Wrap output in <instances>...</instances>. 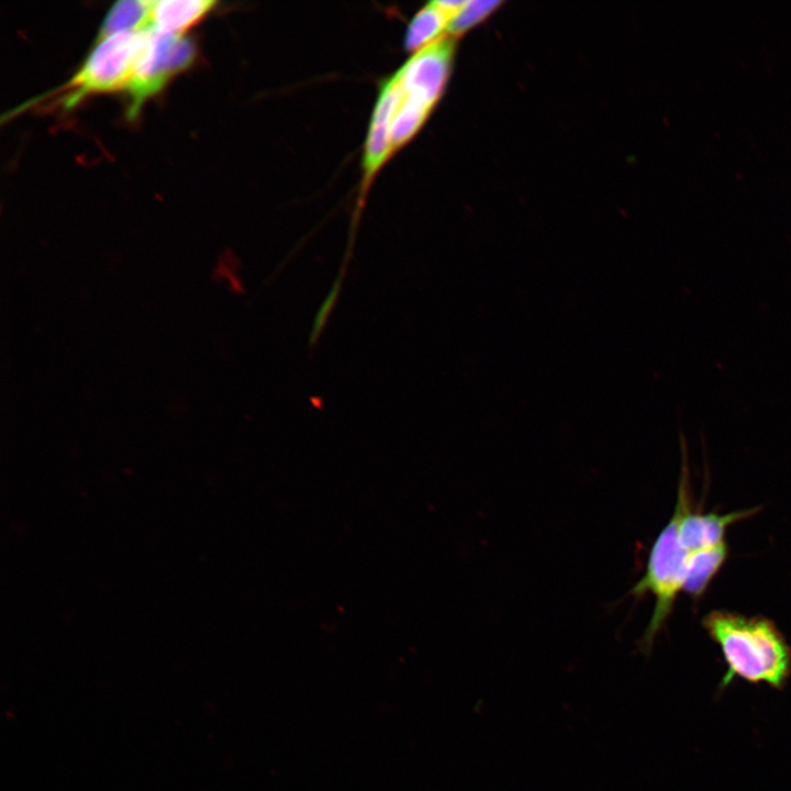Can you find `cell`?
Returning a JSON list of instances; mask_svg holds the SVG:
<instances>
[{
  "label": "cell",
  "instance_id": "cell-7",
  "mask_svg": "<svg viewBox=\"0 0 791 791\" xmlns=\"http://www.w3.org/2000/svg\"><path fill=\"white\" fill-rule=\"evenodd\" d=\"M465 1H433L421 9L408 25L404 47L417 52L444 37L453 16Z\"/></svg>",
  "mask_w": 791,
  "mask_h": 791
},
{
  "label": "cell",
  "instance_id": "cell-3",
  "mask_svg": "<svg viewBox=\"0 0 791 791\" xmlns=\"http://www.w3.org/2000/svg\"><path fill=\"white\" fill-rule=\"evenodd\" d=\"M689 554L680 542L679 510L675 506L670 521L651 546L643 577L630 591L636 599L646 594L655 598L650 621L639 640V649L644 654L651 651L657 635L671 615L679 592L683 590Z\"/></svg>",
  "mask_w": 791,
  "mask_h": 791
},
{
  "label": "cell",
  "instance_id": "cell-5",
  "mask_svg": "<svg viewBox=\"0 0 791 791\" xmlns=\"http://www.w3.org/2000/svg\"><path fill=\"white\" fill-rule=\"evenodd\" d=\"M193 57L194 44L190 38L148 26L125 87L131 97L127 116L134 119L144 101L158 92L172 76L185 70Z\"/></svg>",
  "mask_w": 791,
  "mask_h": 791
},
{
  "label": "cell",
  "instance_id": "cell-2",
  "mask_svg": "<svg viewBox=\"0 0 791 791\" xmlns=\"http://www.w3.org/2000/svg\"><path fill=\"white\" fill-rule=\"evenodd\" d=\"M456 42L444 36L413 53L386 83L392 97L391 149L402 148L421 130L447 83Z\"/></svg>",
  "mask_w": 791,
  "mask_h": 791
},
{
  "label": "cell",
  "instance_id": "cell-8",
  "mask_svg": "<svg viewBox=\"0 0 791 791\" xmlns=\"http://www.w3.org/2000/svg\"><path fill=\"white\" fill-rule=\"evenodd\" d=\"M216 4L210 0L153 1L149 26L166 33L181 34L200 21Z\"/></svg>",
  "mask_w": 791,
  "mask_h": 791
},
{
  "label": "cell",
  "instance_id": "cell-9",
  "mask_svg": "<svg viewBox=\"0 0 791 791\" xmlns=\"http://www.w3.org/2000/svg\"><path fill=\"white\" fill-rule=\"evenodd\" d=\"M728 557L726 543L691 552L683 590L693 600L701 599Z\"/></svg>",
  "mask_w": 791,
  "mask_h": 791
},
{
  "label": "cell",
  "instance_id": "cell-4",
  "mask_svg": "<svg viewBox=\"0 0 791 791\" xmlns=\"http://www.w3.org/2000/svg\"><path fill=\"white\" fill-rule=\"evenodd\" d=\"M147 29L120 32L99 40L75 76L58 90L57 103L69 109L82 98L125 89Z\"/></svg>",
  "mask_w": 791,
  "mask_h": 791
},
{
  "label": "cell",
  "instance_id": "cell-10",
  "mask_svg": "<svg viewBox=\"0 0 791 791\" xmlns=\"http://www.w3.org/2000/svg\"><path fill=\"white\" fill-rule=\"evenodd\" d=\"M152 5L153 1L147 0L118 1L107 13L98 40L120 32L147 29Z\"/></svg>",
  "mask_w": 791,
  "mask_h": 791
},
{
  "label": "cell",
  "instance_id": "cell-6",
  "mask_svg": "<svg viewBox=\"0 0 791 791\" xmlns=\"http://www.w3.org/2000/svg\"><path fill=\"white\" fill-rule=\"evenodd\" d=\"M682 465L678 486L676 506L679 510V537L689 552L711 548L723 543L728 526L755 515L759 508L733 511L720 514L716 512L692 511L690 490V472L686 441L681 438Z\"/></svg>",
  "mask_w": 791,
  "mask_h": 791
},
{
  "label": "cell",
  "instance_id": "cell-11",
  "mask_svg": "<svg viewBox=\"0 0 791 791\" xmlns=\"http://www.w3.org/2000/svg\"><path fill=\"white\" fill-rule=\"evenodd\" d=\"M501 5L500 1H465L459 11L450 20L446 35L452 37L463 35Z\"/></svg>",
  "mask_w": 791,
  "mask_h": 791
},
{
  "label": "cell",
  "instance_id": "cell-1",
  "mask_svg": "<svg viewBox=\"0 0 791 791\" xmlns=\"http://www.w3.org/2000/svg\"><path fill=\"white\" fill-rule=\"evenodd\" d=\"M702 626L721 648L726 672L720 691L736 678L782 690L791 677V648L776 624L764 616L715 610Z\"/></svg>",
  "mask_w": 791,
  "mask_h": 791
},
{
  "label": "cell",
  "instance_id": "cell-12",
  "mask_svg": "<svg viewBox=\"0 0 791 791\" xmlns=\"http://www.w3.org/2000/svg\"><path fill=\"white\" fill-rule=\"evenodd\" d=\"M345 276H346V266H342V270L338 272L335 281L333 282V286H332L330 292L327 293L326 298L320 305V308L314 316L312 327H311V333L309 336L310 347H314L317 344V342L323 333V330L325 328V326L327 324V321L338 301Z\"/></svg>",
  "mask_w": 791,
  "mask_h": 791
}]
</instances>
